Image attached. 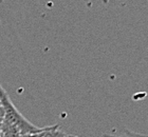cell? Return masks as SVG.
Wrapping results in <instances>:
<instances>
[{"instance_id": "cell-1", "label": "cell", "mask_w": 148, "mask_h": 137, "mask_svg": "<svg viewBox=\"0 0 148 137\" xmlns=\"http://www.w3.org/2000/svg\"><path fill=\"white\" fill-rule=\"evenodd\" d=\"M0 100L2 102V106L4 108V121H8L10 123L14 125L15 127L19 129V131L21 132L23 136L30 134H35L42 130L43 128H39L34 125L32 122H30L28 119H25L22 114L16 109L14 104L12 102L9 94L5 92V90L2 88V85H0Z\"/></svg>"}, {"instance_id": "cell-2", "label": "cell", "mask_w": 148, "mask_h": 137, "mask_svg": "<svg viewBox=\"0 0 148 137\" xmlns=\"http://www.w3.org/2000/svg\"><path fill=\"white\" fill-rule=\"evenodd\" d=\"M68 134L65 133L59 129L58 125H51V127H45L38 133L35 134L25 135L23 137H67Z\"/></svg>"}, {"instance_id": "cell-3", "label": "cell", "mask_w": 148, "mask_h": 137, "mask_svg": "<svg viewBox=\"0 0 148 137\" xmlns=\"http://www.w3.org/2000/svg\"><path fill=\"white\" fill-rule=\"evenodd\" d=\"M103 137H148V135L141 134V133H134V132L124 130V131H121L117 134H104Z\"/></svg>"}, {"instance_id": "cell-4", "label": "cell", "mask_w": 148, "mask_h": 137, "mask_svg": "<svg viewBox=\"0 0 148 137\" xmlns=\"http://www.w3.org/2000/svg\"><path fill=\"white\" fill-rule=\"evenodd\" d=\"M4 116H5V112H4V108L2 106V102L0 100V136H1V127L4 121Z\"/></svg>"}, {"instance_id": "cell-5", "label": "cell", "mask_w": 148, "mask_h": 137, "mask_svg": "<svg viewBox=\"0 0 148 137\" xmlns=\"http://www.w3.org/2000/svg\"><path fill=\"white\" fill-rule=\"evenodd\" d=\"M67 137H77V136H73V135H70V134H68V136Z\"/></svg>"}, {"instance_id": "cell-6", "label": "cell", "mask_w": 148, "mask_h": 137, "mask_svg": "<svg viewBox=\"0 0 148 137\" xmlns=\"http://www.w3.org/2000/svg\"><path fill=\"white\" fill-rule=\"evenodd\" d=\"M3 2V0H0V3H2Z\"/></svg>"}, {"instance_id": "cell-7", "label": "cell", "mask_w": 148, "mask_h": 137, "mask_svg": "<svg viewBox=\"0 0 148 137\" xmlns=\"http://www.w3.org/2000/svg\"><path fill=\"white\" fill-rule=\"evenodd\" d=\"M3 1H4V0H3Z\"/></svg>"}]
</instances>
